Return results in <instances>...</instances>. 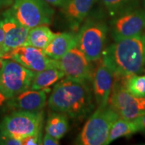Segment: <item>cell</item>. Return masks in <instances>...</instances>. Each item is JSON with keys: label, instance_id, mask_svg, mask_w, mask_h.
<instances>
[{"label": "cell", "instance_id": "6da1fadb", "mask_svg": "<svg viewBox=\"0 0 145 145\" xmlns=\"http://www.w3.org/2000/svg\"><path fill=\"white\" fill-rule=\"evenodd\" d=\"M48 103L52 111L79 120L86 117L94 108L93 94L88 82L67 78L57 82Z\"/></svg>", "mask_w": 145, "mask_h": 145}, {"label": "cell", "instance_id": "7a4b0ae2", "mask_svg": "<svg viewBox=\"0 0 145 145\" xmlns=\"http://www.w3.org/2000/svg\"><path fill=\"white\" fill-rule=\"evenodd\" d=\"M102 57L114 78L140 73L145 66V33L114 41L104 49Z\"/></svg>", "mask_w": 145, "mask_h": 145}, {"label": "cell", "instance_id": "3957f363", "mask_svg": "<svg viewBox=\"0 0 145 145\" xmlns=\"http://www.w3.org/2000/svg\"><path fill=\"white\" fill-rule=\"evenodd\" d=\"M108 26L99 13L86 18L80 27L77 46L90 61H97L105 49Z\"/></svg>", "mask_w": 145, "mask_h": 145}, {"label": "cell", "instance_id": "277c9868", "mask_svg": "<svg viewBox=\"0 0 145 145\" xmlns=\"http://www.w3.org/2000/svg\"><path fill=\"white\" fill-rule=\"evenodd\" d=\"M119 115L110 106L97 108L87 119L75 140V144L106 145L112 125Z\"/></svg>", "mask_w": 145, "mask_h": 145}, {"label": "cell", "instance_id": "5b68a950", "mask_svg": "<svg viewBox=\"0 0 145 145\" xmlns=\"http://www.w3.org/2000/svg\"><path fill=\"white\" fill-rule=\"evenodd\" d=\"M5 12L28 28L50 24L54 15V10L44 0H13Z\"/></svg>", "mask_w": 145, "mask_h": 145}, {"label": "cell", "instance_id": "8992f818", "mask_svg": "<svg viewBox=\"0 0 145 145\" xmlns=\"http://www.w3.org/2000/svg\"><path fill=\"white\" fill-rule=\"evenodd\" d=\"M44 114L40 111L16 110L0 122V132L19 139L41 133Z\"/></svg>", "mask_w": 145, "mask_h": 145}, {"label": "cell", "instance_id": "52a82bcc", "mask_svg": "<svg viewBox=\"0 0 145 145\" xmlns=\"http://www.w3.org/2000/svg\"><path fill=\"white\" fill-rule=\"evenodd\" d=\"M108 106L120 118L135 119L145 114V96L139 97L129 93L122 83L114 80L110 94Z\"/></svg>", "mask_w": 145, "mask_h": 145}, {"label": "cell", "instance_id": "ba28073f", "mask_svg": "<svg viewBox=\"0 0 145 145\" xmlns=\"http://www.w3.org/2000/svg\"><path fill=\"white\" fill-rule=\"evenodd\" d=\"M35 72L13 60L4 61L0 70V90L10 98L16 96L31 86Z\"/></svg>", "mask_w": 145, "mask_h": 145}, {"label": "cell", "instance_id": "9c48e42d", "mask_svg": "<svg viewBox=\"0 0 145 145\" xmlns=\"http://www.w3.org/2000/svg\"><path fill=\"white\" fill-rule=\"evenodd\" d=\"M90 61L78 48L75 46L62 57L56 60V65L65 77L73 80L89 82L92 77Z\"/></svg>", "mask_w": 145, "mask_h": 145}, {"label": "cell", "instance_id": "30bf717a", "mask_svg": "<svg viewBox=\"0 0 145 145\" xmlns=\"http://www.w3.org/2000/svg\"><path fill=\"white\" fill-rule=\"evenodd\" d=\"M2 59L13 60L35 72L48 68L57 67L56 60L48 57L43 49L29 45L16 48L4 54Z\"/></svg>", "mask_w": 145, "mask_h": 145}, {"label": "cell", "instance_id": "8fae6325", "mask_svg": "<svg viewBox=\"0 0 145 145\" xmlns=\"http://www.w3.org/2000/svg\"><path fill=\"white\" fill-rule=\"evenodd\" d=\"M110 35L114 41L143 33L145 30V8H136L113 18Z\"/></svg>", "mask_w": 145, "mask_h": 145}, {"label": "cell", "instance_id": "7c38bea8", "mask_svg": "<svg viewBox=\"0 0 145 145\" xmlns=\"http://www.w3.org/2000/svg\"><path fill=\"white\" fill-rule=\"evenodd\" d=\"M114 83V74L105 64L99 63L92 74V86L94 100L99 108L108 106L110 94Z\"/></svg>", "mask_w": 145, "mask_h": 145}, {"label": "cell", "instance_id": "4fadbf2b", "mask_svg": "<svg viewBox=\"0 0 145 145\" xmlns=\"http://www.w3.org/2000/svg\"><path fill=\"white\" fill-rule=\"evenodd\" d=\"M47 90L27 89L8 99L6 104L13 111H40L46 104Z\"/></svg>", "mask_w": 145, "mask_h": 145}, {"label": "cell", "instance_id": "5bb4252c", "mask_svg": "<svg viewBox=\"0 0 145 145\" xmlns=\"http://www.w3.org/2000/svg\"><path fill=\"white\" fill-rule=\"evenodd\" d=\"M0 24L5 33V54L16 48L26 44L30 28L22 25L5 11L3 14V18L0 19Z\"/></svg>", "mask_w": 145, "mask_h": 145}, {"label": "cell", "instance_id": "9a60e30c", "mask_svg": "<svg viewBox=\"0 0 145 145\" xmlns=\"http://www.w3.org/2000/svg\"><path fill=\"white\" fill-rule=\"evenodd\" d=\"M96 1L97 0H69L67 5L63 7V15L73 32H78Z\"/></svg>", "mask_w": 145, "mask_h": 145}, {"label": "cell", "instance_id": "2e32d148", "mask_svg": "<svg viewBox=\"0 0 145 145\" xmlns=\"http://www.w3.org/2000/svg\"><path fill=\"white\" fill-rule=\"evenodd\" d=\"M78 44V36L73 32H61L56 34L50 44L44 49L48 57L58 60Z\"/></svg>", "mask_w": 145, "mask_h": 145}, {"label": "cell", "instance_id": "e0dca14e", "mask_svg": "<svg viewBox=\"0 0 145 145\" xmlns=\"http://www.w3.org/2000/svg\"><path fill=\"white\" fill-rule=\"evenodd\" d=\"M64 77L65 74L60 69L57 67L48 68L42 71L35 72L30 89L36 90H47L49 92V87L61 80Z\"/></svg>", "mask_w": 145, "mask_h": 145}, {"label": "cell", "instance_id": "ac0fdd59", "mask_svg": "<svg viewBox=\"0 0 145 145\" xmlns=\"http://www.w3.org/2000/svg\"><path fill=\"white\" fill-rule=\"evenodd\" d=\"M137 132H140V127L135 119L119 118L110 128L106 144H110L119 138L131 136Z\"/></svg>", "mask_w": 145, "mask_h": 145}, {"label": "cell", "instance_id": "d6986e66", "mask_svg": "<svg viewBox=\"0 0 145 145\" xmlns=\"http://www.w3.org/2000/svg\"><path fill=\"white\" fill-rule=\"evenodd\" d=\"M56 33L52 32L47 25H40L30 28L25 45L44 49L55 37Z\"/></svg>", "mask_w": 145, "mask_h": 145}, {"label": "cell", "instance_id": "ffe728a7", "mask_svg": "<svg viewBox=\"0 0 145 145\" xmlns=\"http://www.w3.org/2000/svg\"><path fill=\"white\" fill-rule=\"evenodd\" d=\"M69 130V120L65 114L52 111L50 113L45 125V131L57 140H61Z\"/></svg>", "mask_w": 145, "mask_h": 145}, {"label": "cell", "instance_id": "44dd1931", "mask_svg": "<svg viewBox=\"0 0 145 145\" xmlns=\"http://www.w3.org/2000/svg\"><path fill=\"white\" fill-rule=\"evenodd\" d=\"M110 17L115 18L140 7V0H99Z\"/></svg>", "mask_w": 145, "mask_h": 145}, {"label": "cell", "instance_id": "7402d4cb", "mask_svg": "<svg viewBox=\"0 0 145 145\" xmlns=\"http://www.w3.org/2000/svg\"><path fill=\"white\" fill-rule=\"evenodd\" d=\"M120 81L124 88L131 94L139 97L145 96V76L137 74L125 78H114Z\"/></svg>", "mask_w": 145, "mask_h": 145}, {"label": "cell", "instance_id": "603a6c76", "mask_svg": "<svg viewBox=\"0 0 145 145\" xmlns=\"http://www.w3.org/2000/svg\"><path fill=\"white\" fill-rule=\"evenodd\" d=\"M0 144L3 145H22V139L14 136L3 134L0 132Z\"/></svg>", "mask_w": 145, "mask_h": 145}, {"label": "cell", "instance_id": "cb8c5ba5", "mask_svg": "<svg viewBox=\"0 0 145 145\" xmlns=\"http://www.w3.org/2000/svg\"><path fill=\"white\" fill-rule=\"evenodd\" d=\"M42 144L41 133L26 136L22 139V145Z\"/></svg>", "mask_w": 145, "mask_h": 145}, {"label": "cell", "instance_id": "d4e9b609", "mask_svg": "<svg viewBox=\"0 0 145 145\" xmlns=\"http://www.w3.org/2000/svg\"><path fill=\"white\" fill-rule=\"evenodd\" d=\"M42 144L43 145H59L60 142L59 140L54 138L52 135H48V133H45L42 140Z\"/></svg>", "mask_w": 145, "mask_h": 145}, {"label": "cell", "instance_id": "484cf974", "mask_svg": "<svg viewBox=\"0 0 145 145\" xmlns=\"http://www.w3.org/2000/svg\"><path fill=\"white\" fill-rule=\"evenodd\" d=\"M44 1L50 6L61 7V8L65 7L69 2V0H44Z\"/></svg>", "mask_w": 145, "mask_h": 145}, {"label": "cell", "instance_id": "4316f807", "mask_svg": "<svg viewBox=\"0 0 145 145\" xmlns=\"http://www.w3.org/2000/svg\"><path fill=\"white\" fill-rule=\"evenodd\" d=\"M4 38L5 33L3 31V28L0 24V58L3 57L5 54V48H4Z\"/></svg>", "mask_w": 145, "mask_h": 145}, {"label": "cell", "instance_id": "83f0119b", "mask_svg": "<svg viewBox=\"0 0 145 145\" xmlns=\"http://www.w3.org/2000/svg\"><path fill=\"white\" fill-rule=\"evenodd\" d=\"M135 121L137 122V123L139 125L140 127V132H143L145 134V114L140 116L138 118H136Z\"/></svg>", "mask_w": 145, "mask_h": 145}, {"label": "cell", "instance_id": "f1b7e54d", "mask_svg": "<svg viewBox=\"0 0 145 145\" xmlns=\"http://www.w3.org/2000/svg\"><path fill=\"white\" fill-rule=\"evenodd\" d=\"M10 99L9 96H7V94L3 93V91L0 90V106H2L3 104L6 103V102Z\"/></svg>", "mask_w": 145, "mask_h": 145}, {"label": "cell", "instance_id": "f546056e", "mask_svg": "<svg viewBox=\"0 0 145 145\" xmlns=\"http://www.w3.org/2000/svg\"><path fill=\"white\" fill-rule=\"evenodd\" d=\"M13 3V0H0V9L10 6Z\"/></svg>", "mask_w": 145, "mask_h": 145}, {"label": "cell", "instance_id": "4dcf8cb0", "mask_svg": "<svg viewBox=\"0 0 145 145\" xmlns=\"http://www.w3.org/2000/svg\"><path fill=\"white\" fill-rule=\"evenodd\" d=\"M3 65H4V60L3 59H2V58H0V70L2 69V68L3 66Z\"/></svg>", "mask_w": 145, "mask_h": 145}, {"label": "cell", "instance_id": "1f68e13d", "mask_svg": "<svg viewBox=\"0 0 145 145\" xmlns=\"http://www.w3.org/2000/svg\"><path fill=\"white\" fill-rule=\"evenodd\" d=\"M143 1V5H144V7L145 8V0H142Z\"/></svg>", "mask_w": 145, "mask_h": 145}]
</instances>
